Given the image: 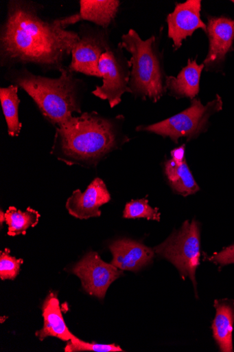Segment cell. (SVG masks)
<instances>
[{"mask_svg":"<svg viewBox=\"0 0 234 352\" xmlns=\"http://www.w3.org/2000/svg\"><path fill=\"white\" fill-rule=\"evenodd\" d=\"M44 7L26 0H10L0 27V67L7 69L34 65L43 72H60L80 36L56 19L42 16Z\"/></svg>","mask_w":234,"mask_h":352,"instance_id":"1","label":"cell"},{"mask_svg":"<svg viewBox=\"0 0 234 352\" xmlns=\"http://www.w3.org/2000/svg\"><path fill=\"white\" fill-rule=\"evenodd\" d=\"M56 130L51 153L68 166H95L121 140L116 122L94 111L73 116Z\"/></svg>","mask_w":234,"mask_h":352,"instance_id":"2","label":"cell"},{"mask_svg":"<svg viewBox=\"0 0 234 352\" xmlns=\"http://www.w3.org/2000/svg\"><path fill=\"white\" fill-rule=\"evenodd\" d=\"M51 78L30 72L25 67L7 69L4 78L24 90L36 104L44 118L56 128L82 113L81 101L85 87L84 80L76 78L69 67Z\"/></svg>","mask_w":234,"mask_h":352,"instance_id":"3","label":"cell"},{"mask_svg":"<svg viewBox=\"0 0 234 352\" xmlns=\"http://www.w3.org/2000/svg\"><path fill=\"white\" fill-rule=\"evenodd\" d=\"M120 45L131 55L128 85L131 94L157 102L166 87L156 37L143 41L135 30L130 29L121 36Z\"/></svg>","mask_w":234,"mask_h":352,"instance_id":"4","label":"cell"},{"mask_svg":"<svg viewBox=\"0 0 234 352\" xmlns=\"http://www.w3.org/2000/svg\"><path fill=\"white\" fill-rule=\"evenodd\" d=\"M154 250L159 257L171 262L183 279L190 278L197 294L196 272L200 258L199 223L195 219L185 221L179 230L172 233Z\"/></svg>","mask_w":234,"mask_h":352,"instance_id":"5","label":"cell"},{"mask_svg":"<svg viewBox=\"0 0 234 352\" xmlns=\"http://www.w3.org/2000/svg\"><path fill=\"white\" fill-rule=\"evenodd\" d=\"M222 104L218 95L206 106L199 100L194 99L190 107L183 112L153 124L139 126L137 131L169 138L176 144L182 138L191 140L207 130L210 117L221 111Z\"/></svg>","mask_w":234,"mask_h":352,"instance_id":"6","label":"cell"},{"mask_svg":"<svg viewBox=\"0 0 234 352\" xmlns=\"http://www.w3.org/2000/svg\"><path fill=\"white\" fill-rule=\"evenodd\" d=\"M120 43L117 49L110 48L100 56L98 69L103 85L97 86L92 94L102 100H108L111 108L121 102L122 96L131 93L129 88L130 66L123 55Z\"/></svg>","mask_w":234,"mask_h":352,"instance_id":"7","label":"cell"},{"mask_svg":"<svg viewBox=\"0 0 234 352\" xmlns=\"http://www.w3.org/2000/svg\"><path fill=\"white\" fill-rule=\"evenodd\" d=\"M108 30L84 23L80 27V41L72 51V60L69 66L75 74L102 78L98 69L100 56L111 45Z\"/></svg>","mask_w":234,"mask_h":352,"instance_id":"8","label":"cell"},{"mask_svg":"<svg viewBox=\"0 0 234 352\" xmlns=\"http://www.w3.org/2000/svg\"><path fill=\"white\" fill-rule=\"evenodd\" d=\"M80 278L84 290L90 296L104 300L111 284L124 275L123 271L111 263L104 262L93 251L84 257L71 270Z\"/></svg>","mask_w":234,"mask_h":352,"instance_id":"9","label":"cell"},{"mask_svg":"<svg viewBox=\"0 0 234 352\" xmlns=\"http://www.w3.org/2000/svg\"><path fill=\"white\" fill-rule=\"evenodd\" d=\"M202 1L188 0L184 3L177 4L174 11L167 16L169 27V37L174 41L176 50L181 47L183 42L191 37L198 29L207 32V25L200 18Z\"/></svg>","mask_w":234,"mask_h":352,"instance_id":"10","label":"cell"},{"mask_svg":"<svg viewBox=\"0 0 234 352\" xmlns=\"http://www.w3.org/2000/svg\"><path fill=\"white\" fill-rule=\"evenodd\" d=\"M111 196L104 182L95 179L86 190L78 189L67 201L65 207L73 217L80 219L99 217L102 215L100 208L109 203Z\"/></svg>","mask_w":234,"mask_h":352,"instance_id":"11","label":"cell"},{"mask_svg":"<svg viewBox=\"0 0 234 352\" xmlns=\"http://www.w3.org/2000/svg\"><path fill=\"white\" fill-rule=\"evenodd\" d=\"M80 12L75 14L56 19L57 23L67 29L71 25L86 21L96 26L108 29L115 21L120 7L119 0H80Z\"/></svg>","mask_w":234,"mask_h":352,"instance_id":"12","label":"cell"},{"mask_svg":"<svg viewBox=\"0 0 234 352\" xmlns=\"http://www.w3.org/2000/svg\"><path fill=\"white\" fill-rule=\"evenodd\" d=\"M113 255L111 264L122 271L137 272L152 263L154 250L130 239H119L109 245Z\"/></svg>","mask_w":234,"mask_h":352,"instance_id":"13","label":"cell"},{"mask_svg":"<svg viewBox=\"0 0 234 352\" xmlns=\"http://www.w3.org/2000/svg\"><path fill=\"white\" fill-rule=\"evenodd\" d=\"M207 33L209 38V52L204 64L209 67L222 62L234 41V20L222 17L209 19Z\"/></svg>","mask_w":234,"mask_h":352,"instance_id":"14","label":"cell"},{"mask_svg":"<svg viewBox=\"0 0 234 352\" xmlns=\"http://www.w3.org/2000/svg\"><path fill=\"white\" fill-rule=\"evenodd\" d=\"M44 325L36 333L40 341L47 337H54L65 342L70 341L74 335L67 327L56 293L50 292L43 305Z\"/></svg>","mask_w":234,"mask_h":352,"instance_id":"15","label":"cell"},{"mask_svg":"<svg viewBox=\"0 0 234 352\" xmlns=\"http://www.w3.org/2000/svg\"><path fill=\"white\" fill-rule=\"evenodd\" d=\"M204 64H198L196 59L188 60L187 65L177 77L168 76L165 87L180 98L195 99L200 89V80L204 69Z\"/></svg>","mask_w":234,"mask_h":352,"instance_id":"16","label":"cell"},{"mask_svg":"<svg viewBox=\"0 0 234 352\" xmlns=\"http://www.w3.org/2000/svg\"><path fill=\"white\" fill-rule=\"evenodd\" d=\"M216 315L212 329L213 337L221 351H233L232 333L234 323V307L225 302H215Z\"/></svg>","mask_w":234,"mask_h":352,"instance_id":"17","label":"cell"},{"mask_svg":"<svg viewBox=\"0 0 234 352\" xmlns=\"http://www.w3.org/2000/svg\"><path fill=\"white\" fill-rule=\"evenodd\" d=\"M164 168L167 179L177 194L188 197L200 190L186 161L177 164L173 159L169 160L165 162Z\"/></svg>","mask_w":234,"mask_h":352,"instance_id":"18","label":"cell"},{"mask_svg":"<svg viewBox=\"0 0 234 352\" xmlns=\"http://www.w3.org/2000/svg\"><path fill=\"white\" fill-rule=\"evenodd\" d=\"M19 87L10 85L0 88V101L8 124V134L12 138L19 136L22 124L19 121V107L21 102L18 96Z\"/></svg>","mask_w":234,"mask_h":352,"instance_id":"19","label":"cell"},{"mask_svg":"<svg viewBox=\"0 0 234 352\" xmlns=\"http://www.w3.org/2000/svg\"><path fill=\"white\" fill-rule=\"evenodd\" d=\"M40 218V214L31 208H27L25 212H22L15 207H10L5 212L8 235L10 236L25 235L29 228L38 226Z\"/></svg>","mask_w":234,"mask_h":352,"instance_id":"20","label":"cell"},{"mask_svg":"<svg viewBox=\"0 0 234 352\" xmlns=\"http://www.w3.org/2000/svg\"><path fill=\"white\" fill-rule=\"evenodd\" d=\"M123 217L126 219L145 218L148 220L159 221L161 213L158 208H152L148 200L143 199L132 201L126 205Z\"/></svg>","mask_w":234,"mask_h":352,"instance_id":"21","label":"cell"},{"mask_svg":"<svg viewBox=\"0 0 234 352\" xmlns=\"http://www.w3.org/2000/svg\"><path fill=\"white\" fill-rule=\"evenodd\" d=\"M65 352L96 351V352H119L124 351L119 345L115 344H105L86 342L75 336L69 341L65 347Z\"/></svg>","mask_w":234,"mask_h":352,"instance_id":"22","label":"cell"},{"mask_svg":"<svg viewBox=\"0 0 234 352\" xmlns=\"http://www.w3.org/2000/svg\"><path fill=\"white\" fill-rule=\"evenodd\" d=\"M23 259H16L11 255V250L6 248L0 253V278L14 280L19 275Z\"/></svg>","mask_w":234,"mask_h":352,"instance_id":"23","label":"cell"},{"mask_svg":"<svg viewBox=\"0 0 234 352\" xmlns=\"http://www.w3.org/2000/svg\"><path fill=\"white\" fill-rule=\"evenodd\" d=\"M209 261L221 265L234 264V244L214 254Z\"/></svg>","mask_w":234,"mask_h":352,"instance_id":"24","label":"cell"},{"mask_svg":"<svg viewBox=\"0 0 234 352\" xmlns=\"http://www.w3.org/2000/svg\"><path fill=\"white\" fill-rule=\"evenodd\" d=\"M172 157L177 164H182L185 161V145H183L172 151Z\"/></svg>","mask_w":234,"mask_h":352,"instance_id":"25","label":"cell"},{"mask_svg":"<svg viewBox=\"0 0 234 352\" xmlns=\"http://www.w3.org/2000/svg\"><path fill=\"white\" fill-rule=\"evenodd\" d=\"M4 221H6L5 219V213L1 210L0 211V223H1V227H3V223Z\"/></svg>","mask_w":234,"mask_h":352,"instance_id":"26","label":"cell"},{"mask_svg":"<svg viewBox=\"0 0 234 352\" xmlns=\"http://www.w3.org/2000/svg\"><path fill=\"white\" fill-rule=\"evenodd\" d=\"M7 318H8V317H7V316H5V317H4V316H2V317H1V324H3V323H4V320H5V321H6V319H7Z\"/></svg>","mask_w":234,"mask_h":352,"instance_id":"27","label":"cell"},{"mask_svg":"<svg viewBox=\"0 0 234 352\" xmlns=\"http://www.w3.org/2000/svg\"><path fill=\"white\" fill-rule=\"evenodd\" d=\"M232 3H234V1H232Z\"/></svg>","mask_w":234,"mask_h":352,"instance_id":"28","label":"cell"}]
</instances>
